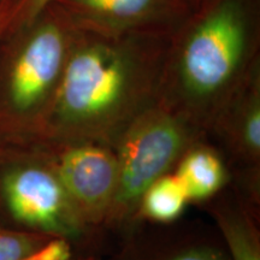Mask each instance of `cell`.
I'll use <instances>...</instances> for the list:
<instances>
[{
	"instance_id": "6",
	"label": "cell",
	"mask_w": 260,
	"mask_h": 260,
	"mask_svg": "<svg viewBox=\"0 0 260 260\" xmlns=\"http://www.w3.org/2000/svg\"><path fill=\"white\" fill-rule=\"evenodd\" d=\"M29 145L37 147L56 171L83 223L104 236L117 183L111 146L90 140H39Z\"/></svg>"
},
{
	"instance_id": "9",
	"label": "cell",
	"mask_w": 260,
	"mask_h": 260,
	"mask_svg": "<svg viewBox=\"0 0 260 260\" xmlns=\"http://www.w3.org/2000/svg\"><path fill=\"white\" fill-rule=\"evenodd\" d=\"M138 223L111 260H230L216 228Z\"/></svg>"
},
{
	"instance_id": "1",
	"label": "cell",
	"mask_w": 260,
	"mask_h": 260,
	"mask_svg": "<svg viewBox=\"0 0 260 260\" xmlns=\"http://www.w3.org/2000/svg\"><path fill=\"white\" fill-rule=\"evenodd\" d=\"M170 37L77 31L37 141L90 140L112 146L135 117L158 102Z\"/></svg>"
},
{
	"instance_id": "13",
	"label": "cell",
	"mask_w": 260,
	"mask_h": 260,
	"mask_svg": "<svg viewBox=\"0 0 260 260\" xmlns=\"http://www.w3.org/2000/svg\"><path fill=\"white\" fill-rule=\"evenodd\" d=\"M189 204L186 190L171 172L151 184L142 195L136 211L135 224L168 225L176 223Z\"/></svg>"
},
{
	"instance_id": "14",
	"label": "cell",
	"mask_w": 260,
	"mask_h": 260,
	"mask_svg": "<svg viewBox=\"0 0 260 260\" xmlns=\"http://www.w3.org/2000/svg\"><path fill=\"white\" fill-rule=\"evenodd\" d=\"M54 0H11V24L9 29L28 23Z\"/></svg>"
},
{
	"instance_id": "3",
	"label": "cell",
	"mask_w": 260,
	"mask_h": 260,
	"mask_svg": "<svg viewBox=\"0 0 260 260\" xmlns=\"http://www.w3.org/2000/svg\"><path fill=\"white\" fill-rule=\"evenodd\" d=\"M77 29L52 3L0 41V145L40 138Z\"/></svg>"
},
{
	"instance_id": "4",
	"label": "cell",
	"mask_w": 260,
	"mask_h": 260,
	"mask_svg": "<svg viewBox=\"0 0 260 260\" xmlns=\"http://www.w3.org/2000/svg\"><path fill=\"white\" fill-rule=\"evenodd\" d=\"M0 223L95 252L103 236L83 223L46 158L32 145H0Z\"/></svg>"
},
{
	"instance_id": "18",
	"label": "cell",
	"mask_w": 260,
	"mask_h": 260,
	"mask_svg": "<svg viewBox=\"0 0 260 260\" xmlns=\"http://www.w3.org/2000/svg\"><path fill=\"white\" fill-rule=\"evenodd\" d=\"M6 2H9V0H0V6H2L3 4H5Z\"/></svg>"
},
{
	"instance_id": "7",
	"label": "cell",
	"mask_w": 260,
	"mask_h": 260,
	"mask_svg": "<svg viewBox=\"0 0 260 260\" xmlns=\"http://www.w3.org/2000/svg\"><path fill=\"white\" fill-rule=\"evenodd\" d=\"M223 152L232 182L249 199L260 198V67L230 98L207 133Z\"/></svg>"
},
{
	"instance_id": "17",
	"label": "cell",
	"mask_w": 260,
	"mask_h": 260,
	"mask_svg": "<svg viewBox=\"0 0 260 260\" xmlns=\"http://www.w3.org/2000/svg\"><path fill=\"white\" fill-rule=\"evenodd\" d=\"M183 2L186 3L188 6H189L190 10H193L194 8H197V6L199 5L203 0H183Z\"/></svg>"
},
{
	"instance_id": "15",
	"label": "cell",
	"mask_w": 260,
	"mask_h": 260,
	"mask_svg": "<svg viewBox=\"0 0 260 260\" xmlns=\"http://www.w3.org/2000/svg\"><path fill=\"white\" fill-rule=\"evenodd\" d=\"M11 0L0 6V41L11 24Z\"/></svg>"
},
{
	"instance_id": "10",
	"label": "cell",
	"mask_w": 260,
	"mask_h": 260,
	"mask_svg": "<svg viewBox=\"0 0 260 260\" xmlns=\"http://www.w3.org/2000/svg\"><path fill=\"white\" fill-rule=\"evenodd\" d=\"M230 260H260V212L234 188L205 203Z\"/></svg>"
},
{
	"instance_id": "8",
	"label": "cell",
	"mask_w": 260,
	"mask_h": 260,
	"mask_svg": "<svg viewBox=\"0 0 260 260\" xmlns=\"http://www.w3.org/2000/svg\"><path fill=\"white\" fill-rule=\"evenodd\" d=\"M77 30L93 34L171 35L189 15L183 0H54Z\"/></svg>"
},
{
	"instance_id": "16",
	"label": "cell",
	"mask_w": 260,
	"mask_h": 260,
	"mask_svg": "<svg viewBox=\"0 0 260 260\" xmlns=\"http://www.w3.org/2000/svg\"><path fill=\"white\" fill-rule=\"evenodd\" d=\"M70 260H102L99 254L95 252H84V253H77L73 259Z\"/></svg>"
},
{
	"instance_id": "5",
	"label": "cell",
	"mask_w": 260,
	"mask_h": 260,
	"mask_svg": "<svg viewBox=\"0 0 260 260\" xmlns=\"http://www.w3.org/2000/svg\"><path fill=\"white\" fill-rule=\"evenodd\" d=\"M204 132L160 102L126 125L111 147L117 162L115 198L104 225L122 235L135 225L142 195L151 184L171 174L178 160Z\"/></svg>"
},
{
	"instance_id": "12",
	"label": "cell",
	"mask_w": 260,
	"mask_h": 260,
	"mask_svg": "<svg viewBox=\"0 0 260 260\" xmlns=\"http://www.w3.org/2000/svg\"><path fill=\"white\" fill-rule=\"evenodd\" d=\"M79 252L60 237L15 229L0 223V260H70Z\"/></svg>"
},
{
	"instance_id": "11",
	"label": "cell",
	"mask_w": 260,
	"mask_h": 260,
	"mask_svg": "<svg viewBox=\"0 0 260 260\" xmlns=\"http://www.w3.org/2000/svg\"><path fill=\"white\" fill-rule=\"evenodd\" d=\"M172 172L186 190L189 203L195 204L213 199L232 182L226 158L207 138L194 142Z\"/></svg>"
},
{
	"instance_id": "2",
	"label": "cell",
	"mask_w": 260,
	"mask_h": 260,
	"mask_svg": "<svg viewBox=\"0 0 260 260\" xmlns=\"http://www.w3.org/2000/svg\"><path fill=\"white\" fill-rule=\"evenodd\" d=\"M260 67V0H203L169 39L158 102L207 136Z\"/></svg>"
}]
</instances>
